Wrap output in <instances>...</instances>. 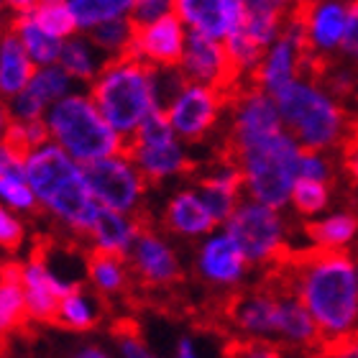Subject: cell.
Instances as JSON below:
<instances>
[{"mask_svg": "<svg viewBox=\"0 0 358 358\" xmlns=\"http://www.w3.org/2000/svg\"><path fill=\"white\" fill-rule=\"evenodd\" d=\"M44 123L49 141L80 164L120 154V134L103 118L90 95L67 92L44 113Z\"/></svg>", "mask_w": 358, "mask_h": 358, "instance_id": "cell-5", "label": "cell"}, {"mask_svg": "<svg viewBox=\"0 0 358 358\" xmlns=\"http://www.w3.org/2000/svg\"><path fill=\"white\" fill-rule=\"evenodd\" d=\"M0 348H3V336H0Z\"/></svg>", "mask_w": 358, "mask_h": 358, "instance_id": "cell-42", "label": "cell"}, {"mask_svg": "<svg viewBox=\"0 0 358 358\" xmlns=\"http://www.w3.org/2000/svg\"><path fill=\"white\" fill-rule=\"evenodd\" d=\"M34 3H36V0H6V6L10 13H26V10L34 8Z\"/></svg>", "mask_w": 358, "mask_h": 358, "instance_id": "cell-38", "label": "cell"}, {"mask_svg": "<svg viewBox=\"0 0 358 358\" xmlns=\"http://www.w3.org/2000/svg\"><path fill=\"white\" fill-rule=\"evenodd\" d=\"M105 57L100 49H97L92 41H90L87 34H72V36L62 38V49H59V64L64 72H67L75 83H92L95 75L100 72V67L105 64Z\"/></svg>", "mask_w": 358, "mask_h": 358, "instance_id": "cell-20", "label": "cell"}, {"mask_svg": "<svg viewBox=\"0 0 358 358\" xmlns=\"http://www.w3.org/2000/svg\"><path fill=\"white\" fill-rule=\"evenodd\" d=\"M213 159L217 164L241 169L248 194L256 202L279 210L289 200L292 185L297 179L299 149L284 131H271L243 146L220 141Z\"/></svg>", "mask_w": 358, "mask_h": 358, "instance_id": "cell-3", "label": "cell"}, {"mask_svg": "<svg viewBox=\"0 0 358 358\" xmlns=\"http://www.w3.org/2000/svg\"><path fill=\"white\" fill-rule=\"evenodd\" d=\"M302 231L317 246L345 248L358 236V208L351 210V213L330 215L325 220H317V223H305Z\"/></svg>", "mask_w": 358, "mask_h": 358, "instance_id": "cell-23", "label": "cell"}, {"mask_svg": "<svg viewBox=\"0 0 358 358\" xmlns=\"http://www.w3.org/2000/svg\"><path fill=\"white\" fill-rule=\"evenodd\" d=\"M10 10H8V6H6V0H0V34L3 31H8V26H10Z\"/></svg>", "mask_w": 358, "mask_h": 358, "instance_id": "cell-39", "label": "cell"}, {"mask_svg": "<svg viewBox=\"0 0 358 358\" xmlns=\"http://www.w3.org/2000/svg\"><path fill=\"white\" fill-rule=\"evenodd\" d=\"M21 169L36 194L38 210H44L67 238L85 241L95 220L97 200L90 192L83 164L54 141H44L23 157Z\"/></svg>", "mask_w": 358, "mask_h": 358, "instance_id": "cell-2", "label": "cell"}, {"mask_svg": "<svg viewBox=\"0 0 358 358\" xmlns=\"http://www.w3.org/2000/svg\"><path fill=\"white\" fill-rule=\"evenodd\" d=\"M169 123L185 141L200 143L205 141L213 128L217 126V118L223 113V103L217 95L205 85L187 83L182 87L174 103L169 105Z\"/></svg>", "mask_w": 358, "mask_h": 358, "instance_id": "cell-10", "label": "cell"}, {"mask_svg": "<svg viewBox=\"0 0 358 358\" xmlns=\"http://www.w3.org/2000/svg\"><path fill=\"white\" fill-rule=\"evenodd\" d=\"M31 18L41 26L44 31H49L57 38H67L72 34H77V21L72 15L69 0H36L31 10Z\"/></svg>", "mask_w": 358, "mask_h": 358, "instance_id": "cell-26", "label": "cell"}, {"mask_svg": "<svg viewBox=\"0 0 358 358\" xmlns=\"http://www.w3.org/2000/svg\"><path fill=\"white\" fill-rule=\"evenodd\" d=\"M134 241V225L126 213L97 205L95 220L85 236V246L110 251V254H128V246Z\"/></svg>", "mask_w": 358, "mask_h": 358, "instance_id": "cell-18", "label": "cell"}, {"mask_svg": "<svg viewBox=\"0 0 358 358\" xmlns=\"http://www.w3.org/2000/svg\"><path fill=\"white\" fill-rule=\"evenodd\" d=\"M108 310H110V302L103 294H97L90 284L77 282L62 294L52 325L72 333H90L103 322Z\"/></svg>", "mask_w": 358, "mask_h": 358, "instance_id": "cell-13", "label": "cell"}, {"mask_svg": "<svg viewBox=\"0 0 358 358\" xmlns=\"http://www.w3.org/2000/svg\"><path fill=\"white\" fill-rule=\"evenodd\" d=\"M23 241H26V225L21 215L0 202V251L13 254L23 246Z\"/></svg>", "mask_w": 358, "mask_h": 358, "instance_id": "cell-32", "label": "cell"}, {"mask_svg": "<svg viewBox=\"0 0 358 358\" xmlns=\"http://www.w3.org/2000/svg\"><path fill=\"white\" fill-rule=\"evenodd\" d=\"M345 31V6L320 3L313 18V41L317 49H333L341 44Z\"/></svg>", "mask_w": 358, "mask_h": 358, "instance_id": "cell-28", "label": "cell"}, {"mask_svg": "<svg viewBox=\"0 0 358 358\" xmlns=\"http://www.w3.org/2000/svg\"><path fill=\"white\" fill-rule=\"evenodd\" d=\"M77 356L83 358H105L108 353L103 351V348H95V345H87V348H83V351H77Z\"/></svg>", "mask_w": 358, "mask_h": 358, "instance_id": "cell-40", "label": "cell"}, {"mask_svg": "<svg viewBox=\"0 0 358 358\" xmlns=\"http://www.w3.org/2000/svg\"><path fill=\"white\" fill-rule=\"evenodd\" d=\"M0 202L18 215H34L38 210L36 194L31 189L21 166H13L0 174Z\"/></svg>", "mask_w": 358, "mask_h": 358, "instance_id": "cell-27", "label": "cell"}, {"mask_svg": "<svg viewBox=\"0 0 358 358\" xmlns=\"http://www.w3.org/2000/svg\"><path fill=\"white\" fill-rule=\"evenodd\" d=\"M172 10V0H134L128 8V18L136 26H146V23L157 21L159 15H164Z\"/></svg>", "mask_w": 358, "mask_h": 358, "instance_id": "cell-33", "label": "cell"}, {"mask_svg": "<svg viewBox=\"0 0 358 358\" xmlns=\"http://www.w3.org/2000/svg\"><path fill=\"white\" fill-rule=\"evenodd\" d=\"M177 356H185V358L194 356V348H192V343H189L187 338H182V341L177 343Z\"/></svg>", "mask_w": 358, "mask_h": 358, "instance_id": "cell-41", "label": "cell"}, {"mask_svg": "<svg viewBox=\"0 0 358 358\" xmlns=\"http://www.w3.org/2000/svg\"><path fill=\"white\" fill-rule=\"evenodd\" d=\"M85 34L108 59L110 57H120V54H134V23H131L128 15H118V18L97 23V26L85 31Z\"/></svg>", "mask_w": 358, "mask_h": 358, "instance_id": "cell-24", "label": "cell"}, {"mask_svg": "<svg viewBox=\"0 0 358 358\" xmlns=\"http://www.w3.org/2000/svg\"><path fill=\"white\" fill-rule=\"evenodd\" d=\"M26 299L21 287V264L8 262L0 266V336L18 333L29 325Z\"/></svg>", "mask_w": 358, "mask_h": 358, "instance_id": "cell-19", "label": "cell"}, {"mask_svg": "<svg viewBox=\"0 0 358 358\" xmlns=\"http://www.w3.org/2000/svg\"><path fill=\"white\" fill-rule=\"evenodd\" d=\"M36 72V64L31 59L23 44L15 38L10 29L0 34V97L10 100L21 92Z\"/></svg>", "mask_w": 358, "mask_h": 358, "instance_id": "cell-17", "label": "cell"}, {"mask_svg": "<svg viewBox=\"0 0 358 358\" xmlns=\"http://www.w3.org/2000/svg\"><path fill=\"white\" fill-rule=\"evenodd\" d=\"M172 10L179 15V21L189 23L194 31L213 38L225 36L223 0H172Z\"/></svg>", "mask_w": 358, "mask_h": 358, "instance_id": "cell-22", "label": "cell"}, {"mask_svg": "<svg viewBox=\"0 0 358 358\" xmlns=\"http://www.w3.org/2000/svg\"><path fill=\"white\" fill-rule=\"evenodd\" d=\"M134 54L159 67H179L185 54V29L179 15L169 10L146 26L134 23Z\"/></svg>", "mask_w": 358, "mask_h": 358, "instance_id": "cell-12", "label": "cell"}, {"mask_svg": "<svg viewBox=\"0 0 358 358\" xmlns=\"http://www.w3.org/2000/svg\"><path fill=\"white\" fill-rule=\"evenodd\" d=\"M330 189L333 185L325 182V179H313V177H299L294 179V185H292V202H294V208L297 213H305V215H315V213H320L330 200Z\"/></svg>", "mask_w": 358, "mask_h": 358, "instance_id": "cell-30", "label": "cell"}, {"mask_svg": "<svg viewBox=\"0 0 358 358\" xmlns=\"http://www.w3.org/2000/svg\"><path fill=\"white\" fill-rule=\"evenodd\" d=\"M162 225L174 236H202L215 228V217L210 215V210L205 208V202L200 200L197 192H179L172 197V202L166 205Z\"/></svg>", "mask_w": 358, "mask_h": 358, "instance_id": "cell-16", "label": "cell"}, {"mask_svg": "<svg viewBox=\"0 0 358 358\" xmlns=\"http://www.w3.org/2000/svg\"><path fill=\"white\" fill-rule=\"evenodd\" d=\"M83 172L97 205L126 213V215L134 208H138L141 194L149 189L141 172H136L134 164L120 154L87 162L83 164Z\"/></svg>", "mask_w": 358, "mask_h": 358, "instance_id": "cell-7", "label": "cell"}, {"mask_svg": "<svg viewBox=\"0 0 358 358\" xmlns=\"http://www.w3.org/2000/svg\"><path fill=\"white\" fill-rule=\"evenodd\" d=\"M356 322H358V320H356Z\"/></svg>", "mask_w": 358, "mask_h": 358, "instance_id": "cell-45", "label": "cell"}, {"mask_svg": "<svg viewBox=\"0 0 358 358\" xmlns=\"http://www.w3.org/2000/svg\"><path fill=\"white\" fill-rule=\"evenodd\" d=\"M8 29L13 31L15 38L23 44L26 54H29L36 67H44V64H57L59 59V49H62V38L52 36L49 31H44L38 26L31 13H13L10 15V26Z\"/></svg>", "mask_w": 358, "mask_h": 358, "instance_id": "cell-21", "label": "cell"}, {"mask_svg": "<svg viewBox=\"0 0 358 358\" xmlns=\"http://www.w3.org/2000/svg\"><path fill=\"white\" fill-rule=\"evenodd\" d=\"M284 21L282 0H246V34L268 46V41L279 36Z\"/></svg>", "mask_w": 358, "mask_h": 358, "instance_id": "cell-25", "label": "cell"}, {"mask_svg": "<svg viewBox=\"0 0 358 358\" xmlns=\"http://www.w3.org/2000/svg\"><path fill=\"white\" fill-rule=\"evenodd\" d=\"M223 23L225 36L241 34L246 29V0H223Z\"/></svg>", "mask_w": 358, "mask_h": 358, "instance_id": "cell-34", "label": "cell"}, {"mask_svg": "<svg viewBox=\"0 0 358 358\" xmlns=\"http://www.w3.org/2000/svg\"><path fill=\"white\" fill-rule=\"evenodd\" d=\"M356 103H358V92H356Z\"/></svg>", "mask_w": 358, "mask_h": 358, "instance_id": "cell-43", "label": "cell"}, {"mask_svg": "<svg viewBox=\"0 0 358 358\" xmlns=\"http://www.w3.org/2000/svg\"><path fill=\"white\" fill-rule=\"evenodd\" d=\"M297 268V299L313 315L320 341L353 328L358 320V276L345 248H289ZM320 345V343H317Z\"/></svg>", "mask_w": 358, "mask_h": 358, "instance_id": "cell-1", "label": "cell"}, {"mask_svg": "<svg viewBox=\"0 0 358 358\" xmlns=\"http://www.w3.org/2000/svg\"><path fill=\"white\" fill-rule=\"evenodd\" d=\"M151 67L154 62L120 54L105 59L95 80L90 83V97L120 136L136 131L151 110H154V92H151Z\"/></svg>", "mask_w": 358, "mask_h": 358, "instance_id": "cell-4", "label": "cell"}, {"mask_svg": "<svg viewBox=\"0 0 358 358\" xmlns=\"http://www.w3.org/2000/svg\"><path fill=\"white\" fill-rule=\"evenodd\" d=\"M228 236L238 243L248 264H264L284 243V225L268 205H238L228 217Z\"/></svg>", "mask_w": 358, "mask_h": 358, "instance_id": "cell-8", "label": "cell"}, {"mask_svg": "<svg viewBox=\"0 0 358 358\" xmlns=\"http://www.w3.org/2000/svg\"><path fill=\"white\" fill-rule=\"evenodd\" d=\"M110 336L118 343L123 356H141V358L151 356L146 338H143V330L136 317H118L110 325Z\"/></svg>", "mask_w": 358, "mask_h": 358, "instance_id": "cell-31", "label": "cell"}, {"mask_svg": "<svg viewBox=\"0 0 358 358\" xmlns=\"http://www.w3.org/2000/svg\"><path fill=\"white\" fill-rule=\"evenodd\" d=\"M131 3L134 0H69V8L77 21V31H87L97 23L126 15Z\"/></svg>", "mask_w": 358, "mask_h": 358, "instance_id": "cell-29", "label": "cell"}, {"mask_svg": "<svg viewBox=\"0 0 358 358\" xmlns=\"http://www.w3.org/2000/svg\"><path fill=\"white\" fill-rule=\"evenodd\" d=\"M72 77L59 67V64H44L36 67L29 85L15 97L8 100V110L13 120H38L52 108L59 97L72 92Z\"/></svg>", "mask_w": 358, "mask_h": 358, "instance_id": "cell-11", "label": "cell"}, {"mask_svg": "<svg viewBox=\"0 0 358 358\" xmlns=\"http://www.w3.org/2000/svg\"><path fill=\"white\" fill-rule=\"evenodd\" d=\"M282 3H287V0H282Z\"/></svg>", "mask_w": 358, "mask_h": 358, "instance_id": "cell-44", "label": "cell"}, {"mask_svg": "<svg viewBox=\"0 0 358 358\" xmlns=\"http://www.w3.org/2000/svg\"><path fill=\"white\" fill-rule=\"evenodd\" d=\"M13 166H21V159L15 157L6 141H0V174L8 172V169H13Z\"/></svg>", "mask_w": 358, "mask_h": 358, "instance_id": "cell-36", "label": "cell"}, {"mask_svg": "<svg viewBox=\"0 0 358 358\" xmlns=\"http://www.w3.org/2000/svg\"><path fill=\"white\" fill-rule=\"evenodd\" d=\"M85 276H87L90 287L97 294H103L108 302H113V299L128 302V297H131L134 279H131V266H128L126 254L87 248L85 251Z\"/></svg>", "mask_w": 358, "mask_h": 358, "instance_id": "cell-14", "label": "cell"}, {"mask_svg": "<svg viewBox=\"0 0 358 358\" xmlns=\"http://www.w3.org/2000/svg\"><path fill=\"white\" fill-rule=\"evenodd\" d=\"M341 41H343L345 54L358 57V0H351L345 6V31Z\"/></svg>", "mask_w": 358, "mask_h": 358, "instance_id": "cell-35", "label": "cell"}, {"mask_svg": "<svg viewBox=\"0 0 358 358\" xmlns=\"http://www.w3.org/2000/svg\"><path fill=\"white\" fill-rule=\"evenodd\" d=\"M276 110L282 120L292 128L305 149L315 151H336L341 134L345 126L348 110L336 105L328 95H322L310 83H289L274 92Z\"/></svg>", "mask_w": 358, "mask_h": 358, "instance_id": "cell-6", "label": "cell"}, {"mask_svg": "<svg viewBox=\"0 0 358 358\" xmlns=\"http://www.w3.org/2000/svg\"><path fill=\"white\" fill-rule=\"evenodd\" d=\"M77 282H67L62 279L44 254L34 246L29 262L21 264V287H23V299H26V313H29L31 322H41V325H52L57 305H59L62 294Z\"/></svg>", "mask_w": 358, "mask_h": 358, "instance_id": "cell-9", "label": "cell"}, {"mask_svg": "<svg viewBox=\"0 0 358 358\" xmlns=\"http://www.w3.org/2000/svg\"><path fill=\"white\" fill-rule=\"evenodd\" d=\"M246 256L238 243L225 233L205 243L197 256V274L213 284H236L246 271Z\"/></svg>", "mask_w": 358, "mask_h": 358, "instance_id": "cell-15", "label": "cell"}, {"mask_svg": "<svg viewBox=\"0 0 358 358\" xmlns=\"http://www.w3.org/2000/svg\"><path fill=\"white\" fill-rule=\"evenodd\" d=\"M10 110H8V100H3L0 97V141L6 138V134H8V128H10Z\"/></svg>", "mask_w": 358, "mask_h": 358, "instance_id": "cell-37", "label": "cell"}]
</instances>
